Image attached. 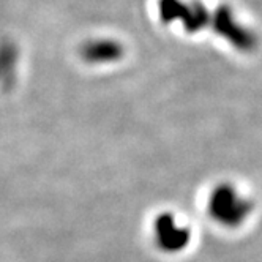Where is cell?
<instances>
[{
    "mask_svg": "<svg viewBox=\"0 0 262 262\" xmlns=\"http://www.w3.org/2000/svg\"><path fill=\"white\" fill-rule=\"evenodd\" d=\"M251 204L242 198L237 190L229 183H221L215 186V190L209 199L210 216L226 226H237L250 213Z\"/></svg>",
    "mask_w": 262,
    "mask_h": 262,
    "instance_id": "1",
    "label": "cell"
},
{
    "mask_svg": "<svg viewBox=\"0 0 262 262\" xmlns=\"http://www.w3.org/2000/svg\"><path fill=\"white\" fill-rule=\"evenodd\" d=\"M212 26H213L215 32L220 36H223L228 43H231L237 51L251 52L254 49V46H256L254 35L248 29L242 27L240 23H237V19L234 17V13H232V8H229L226 5L218 7L213 14Z\"/></svg>",
    "mask_w": 262,
    "mask_h": 262,
    "instance_id": "2",
    "label": "cell"
},
{
    "mask_svg": "<svg viewBox=\"0 0 262 262\" xmlns=\"http://www.w3.org/2000/svg\"><path fill=\"white\" fill-rule=\"evenodd\" d=\"M161 14L167 23L179 19L186 32L193 33L199 32L205 26H209L207 23L210 19L207 8L199 0H193L190 4L182 2V0H163Z\"/></svg>",
    "mask_w": 262,
    "mask_h": 262,
    "instance_id": "3",
    "label": "cell"
}]
</instances>
